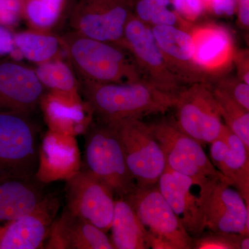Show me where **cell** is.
Instances as JSON below:
<instances>
[{"instance_id": "cell-1", "label": "cell", "mask_w": 249, "mask_h": 249, "mask_svg": "<svg viewBox=\"0 0 249 249\" xmlns=\"http://www.w3.org/2000/svg\"><path fill=\"white\" fill-rule=\"evenodd\" d=\"M79 83L93 116L104 122L165 114L178 100V94L163 91L145 79L124 84L80 79Z\"/></svg>"}, {"instance_id": "cell-2", "label": "cell", "mask_w": 249, "mask_h": 249, "mask_svg": "<svg viewBox=\"0 0 249 249\" xmlns=\"http://www.w3.org/2000/svg\"><path fill=\"white\" fill-rule=\"evenodd\" d=\"M59 37L63 53L80 79L118 84L144 79L133 57L124 47L72 31Z\"/></svg>"}, {"instance_id": "cell-3", "label": "cell", "mask_w": 249, "mask_h": 249, "mask_svg": "<svg viewBox=\"0 0 249 249\" xmlns=\"http://www.w3.org/2000/svg\"><path fill=\"white\" fill-rule=\"evenodd\" d=\"M85 135V169L106 183L116 199L128 197L137 186L114 126L96 119Z\"/></svg>"}, {"instance_id": "cell-4", "label": "cell", "mask_w": 249, "mask_h": 249, "mask_svg": "<svg viewBox=\"0 0 249 249\" xmlns=\"http://www.w3.org/2000/svg\"><path fill=\"white\" fill-rule=\"evenodd\" d=\"M40 132L29 114L0 111V182L36 177Z\"/></svg>"}, {"instance_id": "cell-5", "label": "cell", "mask_w": 249, "mask_h": 249, "mask_svg": "<svg viewBox=\"0 0 249 249\" xmlns=\"http://www.w3.org/2000/svg\"><path fill=\"white\" fill-rule=\"evenodd\" d=\"M134 4L135 0H73L68 24L80 35L125 49L124 29Z\"/></svg>"}, {"instance_id": "cell-6", "label": "cell", "mask_w": 249, "mask_h": 249, "mask_svg": "<svg viewBox=\"0 0 249 249\" xmlns=\"http://www.w3.org/2000/svg\"><path fill=\"white\" fill-rule=\"evenodd\" d=\"M126 199L145 229L150 248L192 249L193 237L165 201L157 185L137 187Z\"/></svg>"}, {"instance_id": "cell-7", "label": "cell", "mask_w": 249, "mask_h": 249, "mask_svg": "<svg viewBox=\"0 0 249 249\" xmlns=\"http://www.w3.org/2000/svg\"><path fill=\"white\" fill-rule=\"evenodd\" d=\"M109 124L117 132L126 163L137 187L157 185L166 168V161L150 124L141 119H124Z\"/></svg>"}, {"instance_id": "cell-8", "label": "cell", "mask_w": 249, "mask_h": 249, "mask_svg": "<svg viewBox=\"0 0 249 249\" xmlns=\"http://www.w3.org/2000/svg\"><path fill=\"white\" fill-rule=\"evenodd\" d=\"M150 125L164 153L167 168L191 178L199 188L212 178L229 181L216 169L202 145L178 128L174 119Z\"/></svg>"}, {"instance_id": "cell-9", "label": "cell", "mask_w": 249, "mask_h": 249, "mask_svg": "<svg viewBox=\"0 0 249 249\" xmlns=\"http://www.w3.org/2000/svg\"><path fill=\"white\" fill-rule=\"evenodd\" d=\"M178 128L201 145L219 139L224 123L210 83L186 85L178 93L175 107Z\"/></svg>"}, {"instance_id": "cell-10", "label": "cell", "mask_w": 249, "mask_h": 249, "mask_svg": "<svg viewBox=\"0 0 249 249\" xmlns=\"http://www.w3.org/2000/svg\"><path fill=\"white\" fill-rule=\"evenodd\" d=\"M232 187L219 178L199 187L205 227L211 231L249 235V204Z\"/></svg>"}, {"instance_id": "cell-11", "label": "cell", "mask_w": 249, "mask_h": 249, "mask_svg": "<svg viewBox=\"0 0 249 249\" xmlns=\"http://www.w3.org/2000/svg\"><path fill=\"white\" fill-rule=\"evenodd\" d=\"M124 35V47L133 57L144 79L163 91L178 94L185 85L167 65L151 27L134 14L126 25Z\"/></svg>"}, {"instance_id": "cell-12", "label": "cell", "mask_w": 249, "mask_h": 249, "mask_svg": "<svg viewBox=\"0 0 249 249\" xmlns=\"http://www.w3.org/2000/svg\"><path fill=\"white\" fill-rule=\"evenodd\" d=\"M66 209L107 232L111 227L116 197L110 188L83 168L68 178Z\"/></svg>"}, {"instance_id": "cell-13", "label": "cell", "mask_w": 249, "mask_h": 249, "mask_svg": "<svg viewBox=\"0 0 249 249\" xmlns=\"http://www.w3.org/2000/svg\"><path fill=\"white\" fill-rule=\"evenodd\" d=\"M45 89L35 70L14 60H0V111L30 114Z\"/></svg>"}, {"instance_id": "cell-14", "label": "cell", "mask_w": 249, "mask_h": 249, "mask_svg": "<svg viewBox=\"0 0 249 249\" xmlns=\"http://www.w3.org/2000/svg\"><path fill=\"white\" fill-rule=\"evenodd\" d=\"M195 45V60L210 83L227 74L233 65L235 46L230 31L213 23L194 26L188 31Z\"/></svg>"}, {"instance_id": "cell-15", "label": "cell", "mask_w": 249, "mask_h": 249, "mask_svg": "<svg viewBox=\"0 0 249 249\" xmlns=\"http://www.w3.org/2000/svg\"><path fill=\"white\" fill-rule=\"evenodd\" d=\"M58 207V199L47 196L29 213L0 226V249L42 248Z\"/></svg>"}, {"instance_id": "cell-16", "label": "cell", "mask_w": 249, "mask_h": 249, "mask_svg": "<svg viewBox=\"0 0 249 249\" xmlns=\"http://www.w3.org/2000/svg\"><path fill=\"white\" fill-rule=\"evenodd\" d=\"M152 34L167 65L183 85L210 83L195 60V45L188 31L175 26H152Z\"/></svg>"}, {"instance_id": "cell-17", "label": "cell", "mask_w": 249, "mask_h": 249, "mask_svg": "<svg viewBox=\"0 0 249 249\" xmlns=\"http://www.w3.org/2000/svg\"><path fill=\"white\" fill-rule=\"evenodd\" d=\"M191 178L165 168L157 187L168 205L193 238L199 237L206 230L199 195L196 196Z\"/></svg>"}, {"instance_id": "cell-18", "label": "cell", "mask_w": 249, "mask_h": 249, "mask_svg": "<svg viewBox=\"0 0 249 249\" xmlns=\"http://www.w3.org/2000/svg\"><path fill=\"white\" fill-rule=\"evenodd\" d=\"M210 156L213 164L235 187L249 204V151L225 124L219 139L211 142Z\"/></svg>"}, {"instance_id": "cell-19", "label": "cell", "mask_w": 249, "mask_h": 249, "mask_svg": "<svg viewBox=\"0 0 249 249\" xmlns=\"http://www.w3.org/2000/svg\"><path fill=\"white\" fill-rule=\"evenodd\" d=\"M47 249H114L106 232L67 209L51 229Z\"/></svg>"}, {"instance_id": "cell-20", "label": "cell", "mask_w": 249, "mask_h": 249, "mask_svg": "<svg viewBox=\"0 0 249 249\" xmlns=\"http://www.w3.org/2000/svg\"><path fill=\"white\" fill-rule=\"evenodd\" d=\"M40 106L51 130L66 135L85 133L93 121V112L85 101L73 102L67 98L45 93Z\"/></svg>"}, {"instance_id": "cell-21", "label": "cell", "mask_w": 249, "mask_h": 249, "mask_svg": "<svg viewBox=\"0 0 249 249\" xmlns=\"http://www.w3.org/2000/svg\"><path fill=\"white\" fill-rule=\"evenodd\" d=\"M76 146L73 137L49 131L40 147V165L37 175L39 180H42L47 174L45 179L53 178H65L76 173Z\"/></svg>"}, {"instance_id": "cell-22", "label": "cell", "mask_w": 249, "mask_h": 249, "mask_svg": "<svg viewBox=\"0 0 249 249\" xmlns=\"http://www.w3.org/2000/svg\"><path fill=\"white\" fill-rule=\"evenodd\" d=\"M36 178L34 177L0 182V224L29 213L45 199L47 195Z\"/></svg>"}, {"instance_id": "cell-23", "label": "cell", "mask_w": 249, "mask_h": 249, "mask_svg": "<svg viewBox=\"0 0 249 249\" xmlns=\"http://www.w3.org/2000/svg\"><path fill=\"white\" fill-rule=\"evenodd\" d=\"M114 249H150L143 226L126 198H116L110 229Z\"/></svg>"}, {"instance_id": "cell-24", "label": "cell", "mask_w": 249, "mask_h": 249, "mask_svg": "<svg viewBox=\"0 0 249 249\" xmlns=\"http://www.w3.org/2000/svg\"><path fill=\"white\" fill-rule=\"evenodd\" d=\"M36 75L49 92L73 101H83L80 93L79 80L77 79L71 65L61 58L37 65Z\"/></svg>"}, {"instance_id": "cell-25", "label": "cell", "mask_w": 249, "mask_h": 249, "mask_svg": "<svg viewBox=\"0 0 249 249\" xmlns=\"http://www.w3.org/2000/svg\"><path fill=\"white\" fill-rule=\"evenodd\" d=\"M15 48L18 49L23 58L37 65L60 58L63 52L59 36L52 32L36 30L20 31L14 34Z\"/></svg>"}, {"instance_id": "cell-26", "label": "cell", "mask_w": 249, "mask_h": 249, "mask_svg": "<svg viewBox=\"0 0 249 249\" xmlns=\"http://www.w3.org/2000/svg\"><path fill=\"white\" fill-rule=\"evenodd\" d=\"M68 0H24V18L32 30L52 32Z\"/></svg>"}, {"instance_id": "cell-27", "label": "cell", "mask_w": 249, "mask_h": 249, "mask_svg": "<svg viewBox=\"0 0 249 249\" xmlns=\"http://www.w3.org/2000/svg\"><path fill=\"white\" fill-rule=\"evenodd\" d=\"M212 88L224 124L240 138L249 151V110L222 90Z\"/></svg>"}, {"instance_id": "cell-28", "label": "cell", "mask_w": 249, "mask_h": 249, "mask_svg": "<svg viewBox=\"0 0 249 249\" xmlns=\"http://www.w3.org/2000/svg\"><path fill=\"white\" fill-rule=\"evenodd\" d=\"M249 249V235L211 231L193 238L192 249Z\"/></svg>"}, {"instance_id": "cell-29", "label": "cell", "mask_w": 249, "mask_h": 249, "mask_svg": "<svg viewBox=\"0 0 249 249\" xmlns=\"http://www.w3.org/2000/svg\"><path fill=\"white\" fill-rule=\"evenodd\" d=\"M210 83L214 88L227 93L249 110V85L237 78V76H229L227 73Z\"/></svg>"}, {"instance_id": "cell-30", "label": "cell", "mask_w": 249, "mask_h": 249, "mask_svg": "<svg viewBox=\"0 0 249 249\" xmlns=\"http://www.w3.org/2000/svg\"><path fill=\"white\" fill-rule=\"evenodd\" d=\"M24 0H0V24L11 29L24 18Z\"/></svg>"}, {"instance_id": "cell-31", "label": "cell", "mask_w": 249, "mask_h": 249, "mask_svg": "<svg viewBox=\"0 0 249 249\" xmlns=\"http://www.w3.org/2000/svg\"><path fill=\"white\" fill-rule=\"evenodd\" d=\"M173 4L178 17L188 23L200 17L205 7L201 0H173Z\"/></svg>"}, {"instance_id": "cell-32", "label": "cell", "mask_w": 249, "mask_h": 249, "mask_svg": "<svg viewBox=\"0 0 249 249\" xmlns=\"http://www.w3.org/2000/svg\"><path fill=\"white\" fill-rule=\"evenodd\" d=\"M178 19V14L170 11L167 6L156 5L149 24L152 26H175Z\"/></svg>"}, {"instance_id": "cell-33", "label": "cell", "mask_w": 249, "mask_h": 249, "mask_svg": "<svg viewBox=\"0 0 249 249\" xmlns=\"http://www.w3.org/2000/svg\"><path fill=\"white\" fill-rule=\"evenodd\" d=\"M237 77L249 85V52L248 49H236L233 57Z\"/></svg>"}, {"instance_id": "cell-34", "label": "cell", "mask_w": 249, "mask_h": 249, "mask_svg": "<svg viewBox=\"0 0 249 249\" xmlns=\"http://www.w3.org/2000/svg\"><path fill=\"white\" fill-rule=\"evenodd\" d=\"M238 0H211V7L217 16H230L235 13Z\"/></svg>"}, {"instance_id": "cell-35", "label": "cell", "mask_w": 249, "mask_h": 249, "mask_svg": "<svg viewBox=\"0 0 249 249\" xmlns=\"http://www.w3.org/2000/svg\"><path fill=\"white\" fill-rule=\"evenodd\" d=\"M14 48V34L0 24V55H10Z\"/></svg>"}, {"instance_id": "cell-36", "label": "cell", "mask_w": 249, "mask_h": 249, "mask_svg": "<svg viewBox=\"0 0 249 249\" xmlns=\"http://www.w3.org/2000/svg\"><path fill=\"white\" fill-rule=\"evenodd\" d=\"M238 20L241 27L248 30L249 27V0H238Z\"/></svg>"}, {"instance_id": "cell-37", "label": "cell", "mask_w": 249, "mask_h": 249, "mask_svg": "<svg viewBox=\"0 0 249 249\" xmlns=\"http://www.w3.org/2000/svg\"><path fill=\"white\" fill-rule=\"evenodd\" d=\"M152 2L160 6H168L170 4V0H151Z\"/></svg>"}, {"instance_id": "cell-38", "label": "cell", "mask_w": 249, "mask_h": 249, "mask_svg": "<svg viewBox=\"0 0 249 249\" xmlns=\"http://www.w3.org/2000/svg\"><path fill=\"white\" fill-rule=\"evenodd\" d=\"M202 1L203 4H204V6L205 5L209 4V6H211V0H201Z\"/></svg>"}]
</instances>
